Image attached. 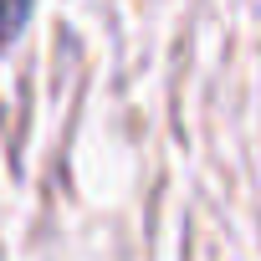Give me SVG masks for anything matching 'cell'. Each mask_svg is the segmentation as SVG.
Segmentation results:
<instances>
[{
	"mask_svg": "<svg viewBox=\"0 0 261 261\" xmlns=\"http://www.w3.org/2000/svg\"><path fill=\"white\" fill-rule=\"evenodd\" d=\"M26 16H31V0H0V51L21 36Z\"/></svg>",
	"mask_w": 261,
	"mask_h": 261,
	"instance_id": "6da1fadb",
	"label": "cell"
}]
</instances>
